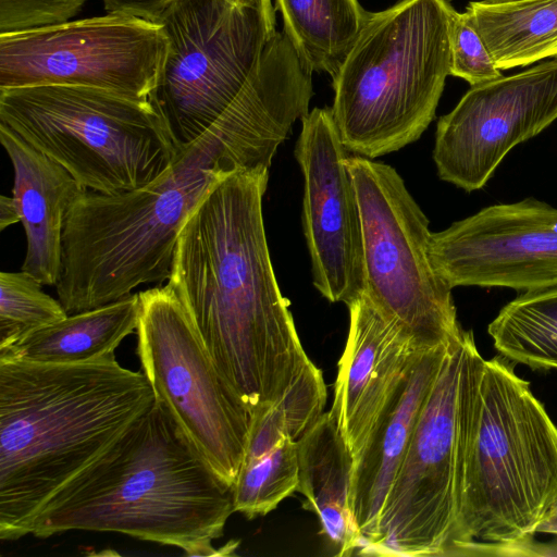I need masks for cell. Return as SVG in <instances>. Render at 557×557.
<instances>
[{
    "label": "cell",
    "mask_w": 557,
    "mask_h": 557,
    "mask_svg": "<svg viewBox=\"0 0 557 557\" xmlns=\"http://www.w3.org/2000/svg\"><path fill=\"white\" fill-rule=\"evenodd\" d=\"M115 355L79 363L0 358V539L32 534L48 502L154 403Z\"/></svg>",
    "instance_id": "3957f363"
},
{
    "label": "cell",
    "mask_w": 557,
    "mask_h": 557,
    "mask_svg": "<svg viewBox=\"0 0 557 557\" xmlns=\"http://www.w3.org/2000/svg\"><path fill=\"white\" fill-rule=\"evenodd\" d=\"M453 341L421 354L354 461L350 508L363 537L362 548L376 535L386 497Z\"/></svg>",
    "instance_id": "e0dca14e"
},
{
    "label": "cell",
    "mask_w": 557,
    "mask_h": 557,
    "mask_svg": "<svg viewBox=\"0 0 557 557\" xmlns=\"http://www.w3.org/2000/svg\"><path fill=\"white\" fill-rule=\"evenodd\" d=\"M450 75L471 86L502 77L491 52L467 12L455 9L450 16Z\"/></svg>",
    "instance_id": "4316f807"
},
{
    "label": "cell",
    "mask_w": 557,
    "mask_h": 557,
    "mask_svg": "<svg viewBox=\"0 0 557 557\" xmlns=\"http://www.w3.org/2000/svg\"><path fill=\"white\" fill-rule=\"evenodd\" d=\"M107 13L127 14L156 22L174 0H101Z\"/></svg>",
    "instance_id": "f1b7e54d"
},
{
    "label": "cell",
    "mask_w": 557,
    "mask_h": 557,
    "mask_svg": "<svg viewBox=\"0 0 557 557\" xmlns=\"http://www.w3.org/2000/svg\"><path fill=\"white\" fill-rule=\"evenodd\" d=\"M557 505V426L508 359L484 360L467 434L459 555H534Z\"/></svg>",
    "instance_id": "5b68a950"
},
{
    "label": "cell",
    "mask_w": 557,
    "mask_h": 557,
    "mask_svg": "<svg viewBox=\"0 0 557 557\" xmlns=\"http://www.w3.org/2000/svg\"><path fill=\"white\" fill-rule=\"evenodd\" d=\"M484 359L472 331L450 343L380 515L358 554L459 555V515L470 412Z\"/></svg>",
    "instance_id": "ba28073f"
},
{
    "label": "cell",
    "mask_w": 557,
    "mask_h": 557,
    "mask_svg": "<svg viewBox=\"0 0 557 557\" xmlns=\"http://www.w3.org/2000/svg\"><path fill=\"white\" fill-rule=\"evenodd\" d=\"M326 387L309 360L285 392L252 414L245 459L256 458L284 438L298 441L324 412Z\"/></svg>",
    "instance_id": "cb8c5ba5"
},
{
    "label": "cell",
    "mask_w": 557,
    "mask_h": 557,
    "mask_svg": "<svg viewBox=\"0 0 557 557\" xmlns=\"http://www.w3.org/2000/svg\"><path fill=\"white\" fill-rule=\"evenodd\" d=\"M21 222L18 208L14 197L2 195L0 197V230Z\"/></svg>",
    "instance_id": "f546056e"
},
{
    "label": "cell",
    "mask_w": 557,
    "mask_h": 557,
    "mask_svg": "<svg viewBox=\"0 0 557 557\" xmlns=\"http://www.w3.org/2000/svg\"><path fill=\"white\" fill-rule=\"evenodd\" d=\"M306 113L277 74L256 71L223 114L150 184L120 193L84 190L64 228L55 285L67 314L116 301L169 280L178 234L189 214L235 172L270 169L294 123Z\"/></svg>",
    "instance_id": "6da1fadb"
},
{
    "label": "cell",
    "mask_w": 557,
    "mask_h": 557,
    "mask_svg": "<svg viewBox=\"0 0 557 557\" xmlns=\"http://www.w3.org/2000/svg\"><path fill=\"white\" fill-rule=\"evenodd\" d=\"M168 38L157 22L107 13L0 35V89L81 86L148 100Z\"/></svg>",
    "instance_id": "7c38bea8"
},
{
    "label": "cell",
    "mask_w": 557,
    "mask_h": 557,
    "mask_svg": "<svg viewBox=\"0 0 557 557\" xmlns=\"http://www.w3.org/2000/svg\"><path fill=\"white\" fill-rule=\"evenodd\" d=\"M548 531L557 539V505L548 518Z\"/></svg>",
    "instance_id": "4dcf8cb0"
},
{
    "label": "cell",
    "mask_w": 557,
    "mask_h": 557,
    "mask_svg": "<svg viewBox=\"0 0 557 557\" xmlns=\"http://www.w3.org/2000/svg\"><path fill=\"white\" fill-rule=\"evenodd\" d=\"M139 293L73 314L39 329L0 349V358L41 363H79L115 355L125 337L136 332Z\"/></svg>",
    "instance_id": "ffe728a7"
},
{
    "label": "cell",
    "mask_w": 557,
    "mask_h": 557,
    "mask_svg": "<svg viewBox=\"0 0 557 557\" xmlns=\"http://www.w3.org/2000/svg\"><path fill=\"white\" fill-rule=\"evenodd\" d=\"M430 255L451 288L556 285L557 208L533 197L485 207L432 233Z\"/></svg>",
    "instance_id": "5bb4252c"
},
{
    "label": "cell",
    "mask_w": 557,
    "mask_h": 557,
    "mask_svg": "<svg viewBox=\"0 0 557 557\" xmlns=\"http://www.w3.org/2000/svg\"><path fill=\"white\" fill-rule=\"evenodd\" d=\"M137 355L154 397L213 471L233 486L252 414L215 367L168 284L139 293Z\"/></svg>",
    "instance_id": "8fae6325"
},
{
    "label": "cell",
    "mask_w": 557,
    "mask_h": 557,
    "mask_svg": "<svg viewBox=\"0 0 557 557\" xmlns=\"http://www.w3.org/2000/svg\"><path fill=\"white\" fill-rule=\"evenodd\" d=\"M487 1L498 2V1H509V0H487Z\"/></svg>",
    "instance_id": "1f68e13d"
},
{
    "label": "cell",
    "mask_w": 557,
    "mask_h": 557,
    "mask_svg": "<svg viewBox=\"0 0 557 557\" xmlns=\"http://www.w3.org/2000/svg\"><path fill=\"white\" fill-rule=\"evenodd\" d=\"M269 169L233 173L184 223L169 285L221 375L251 414L310 360L272 267L262 213Z\"/></svg>",
    "instance_id": "7a4b0ae2"
},
{
    "label": "cell",
    "mask_w": 557,
    "mask_h": 557,
    "mask_svg": "<svg viewBox=\"0 0 557 557\" xmlns=\"http://www.w3.org/2000/svg\"><path fill=\"white\" fill-rule=\"evenodd\" d=\"M304 508L319 518L322 533L336 556H350L363 537L350 508L354 457L330 411L297 441Z\"/></svg>",
    "instance_id": "d6986e66"
},
{
    "label": "cell",
    "mask_w": 557,
    "mask_h": 557,
    "mask_svg": "<svg viewBox=\"0 0 557 557\" xmlns=\"http://www.w3.org/2000/svg\"><path fill=\"white\" fill-rule=\"evenodd\" d=\"M487 332L509 361L557 369V284L520 294L500 309Z\"/></svg>",
    "instance_id": "603a6c76"
},
{
    "label": "cell",
    "mask_w": 557,
    "mask_h": 557,
    "mask_svg": "<svg viewBox=\"0 0 557 557\" xmlns=\"http://www.w3.org/2000/svg\"><path fill=\"white\" fill-rule=\"evenodd\" d=\"M87 0H0V35L71 21Z\"/></svg>",
    "instance_id": "83f0119b"
},
{
    "label": "cell",
    "mask_w": 557,
    "mask_h": 557,
    "mask_svg": "<svg viewBox=\"0 0 557 557\" xmlns=\"http://www.w3.org/2000/svg\"><path fill=\"white\" fill-rule=\"evenodd\" d=\"M0 141L13 166L12 196L26 236L21 271L42 285L55 286L62 269L66 220L86 189L62 165L2 123Z\"/></svg>",
    "instance_id": "ac0fdd59"
},
{
    "label": "cell",
    "mask_w": 557,
    "mask_h": 557,
    "mask_svg": "<svg viewBox=\"0 0 557 557\" xmlns=\"http://www.w3.org/2000/svg\"><path fill=\"white\" fill-rule=\"evenodd\" d=\"M284 33L311 71L335 76L370 12L358 0H274Z\"/></svg>",
    "instance_id": "7402d4cb"
},
{
    "label": "cell",
    "mask_w": 557,
    "mask_h": 557,
    "mask_svg": "<svg viewBox=\"0 0 557 557\" xmlns=\"http://www.w3.org/2000/svg\"><path fill=\"white\" fill-rule=\"evenodd\" d=\"M297 441L286 437L267 453L243 460L233 485L234 511L248 519L264 516L297 491Z\"/></svg>",
    "instance_id": "d4e9b609"
},
{
    "label": "cell",
    "mask_w": 557,
    "mask_h": 557,
    "mask_svg": "<svg viewBox=\"0 0 557 557\" xmlns=\"http://www.w3.org/2000/svg\"><path fill=\"white\" fill-rule=\"evenodd\" d=\"M448 0H400L371 13L333 76L332 115L357 156L375 159L418 140L450 75Z\"/></svg>",
    "instance_id": "8992f818"
},
{
    "label": "cell",
    "mask_w": 557,
    "mask_h": 557,
    "mask_svg": "<svg viewBox=\"0 0 557 557\" xmlns=\"http://www.w3.org/2000/svg\"><path fill=\"white\" fill-rule=\"evenodd\" d=\"M346 165L361 215L363 293L420 347L449 343L463 329L453 288L430 255L428 218L391 165L361 156L347 157Z\"/></svg>",
    "instance_id": "30bf717a"
},
{
    "label": "cell",
    "mask_w": 557,
    "mask_h": 557,
    "mask_svg": "<svg viewBox=\"0 0 557 557\" xmlns=\"http://www.w3.org/2000/svg\"><path fill=\"white\" fill-rule=\"evenodd\" d=\"M42 286L23 271L0 273V349L67 315Z\"/></svg>",
    "instance_id": "484cf974"
},
{
    "label": "cell",
    "mask_w": 557,
    "mask_h": 557,
    "mask_svg": "<svg viewBox=\"0 0 557 557\" xmlns=\"http://www.w3.org/2000/svg\"><path fill=\"white\" fill-rule=\"evenodd\" d=\"M466 12L500 71L557 58V0L472 1Z\"/></svg>",
    "instance_id": "44dd1931"
},
{
    "label": "cell",
    "mask_w": 557,
    "mask_h": 557,
    "mask_svg": "<svg viewBox=\"0 0 557 557\" xmlns=\"http://www.w3.org/2000/svg\"><path fill=\"white\" fill-rule=\"evenodd\" d=\"M234 511L224 482L159 401L65 484L36 518V537L66 531L126 534L176 546L187 556H228L223 535Z\"/></svg>",
    "instance_id": "277c9868"
},
{
    "label": "cell",
    "mask_w": 557,
    "mask_h": 557,
    "mask_svg": "<svg viewBox=\"0 0 557 557\" xmlns=\"http://www.w3.org/2000/svg\"><path fill=\"white\" fill-rule=\"evenodd\" d=\"M0 123L101 194L146 186L180 154L148 100L97 88H2Z\"/></svg>",
    "instance_id": "52a82bcc"
},
{
    "label": "cell",
    "mask_w": 557,
    "mask_h": 557,
    "mask_svg": "<svg viewBox=\"0 0 557 557\" xmlns=\"http://www.w3.org/2000/svg\"><path fill=\"white\" fill-rule=\"evenodd\" d=\"M331 108L301 119L295 157L304 175L302 226L314 287L348 305L364 292L361 215Z\"/></svg>",
    "instance_id": "9a60e30c"
},
{
    "label": "cell",
    "mask_w": 557,
    "mask_h": 557,
    "mask_svg": "<svg viewBox=\"0 0 557 557\" xmlns=\"http://www.w3.org/2000/svg\"><path fill=\"white\" fill-rule=\"evenodd\" d=\"M349 330L330 410L354 460L421 354L409 332L362 293L348 305Z\"/></svg>",
    "instance_id": "2e32d148"
},
{
    "label": "cell",
    "mask_w": 557,
    "mask_h": 557,
    "mask_svg": "<svg viewBox=\"0 0 557 557\" xmlns=\"http://www.w3.org/2000/svg\"><path fill=\"white\" fill-rule=\"evenodd\" d=\"M273 0H174L168 50L148 101L181 153L230 107L276 32Z\"/></svg>",
    "instance_id": "9c48e42d"
},
{
    "label": "cell",
    "mask_w": 557,
    "mask_h": 557,
    "mask_svg": "<svg viewBox=\"0 0 557 557\" xmlns=\"http://www.w3.org/2000/svg\"><path fill=\"white\" fill-rule=\"evenodd\" d=\"M556 120L557 61L471 86L437 122V174L468 193L481 189L513 147Z\"/></svg>",
    "instance_id": "4fadbf2b"
}]
</instances>
